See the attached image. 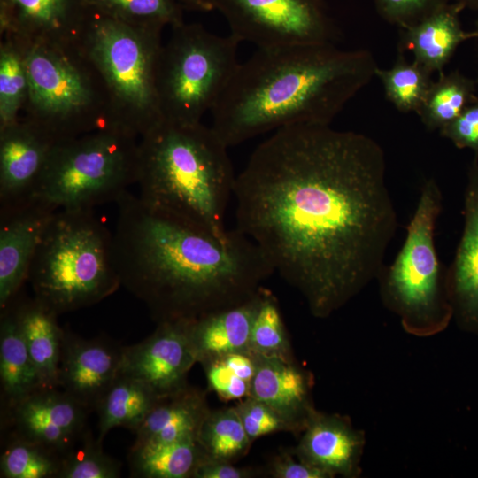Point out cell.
<instances>
[{
    "mask_svg": "<svg viewBox=\"0 0 478 478\" xmlns=\"http://www.w3.org/2000/svg\"><path fill=\"white\" fill-rule=\"evenodd\" d=\"M250 350L258 356L294 359L278 301L264 286L258 291Z\"/></svg>",
    "mask_w": 478,
    "mask_h": 478,
    "instance_id": "836d02e7",
    "label": "cell"
},
{
    "mask_svg": "<svg viewBox=\"0 0 478 478\" xmlns=\"http://www.w3.org/2000/svg\"><path fill=\"white\" fill-rule=\"evenodd\" d=\"M137 137L104 127L59 141L34 198L57 210H93L115 202L138 176Z\"/></svg>",
    "mask_w": 478,
    "mask_h": 478,
    "instance_id": "ba28073f",
    "label": "cell"
},
{
    "mask_svg": "<svg viewBox=\"0 0 478 478\" xmlns=\"http://www.w3.org/2000/svg\"><path fill=\"white\" fill-rule=\"evenodd\" d=\"M312 385V376L295 359L257 355L250 397L270 406L298 433L315 411Z\"/></svg>",
    "mask_w": 478,
    "mask_h": 478,
    "instance_id": "ffe728a7",
    "label": "cell"
},
{
    "mask_svg": "<svg viewBox=\"0 0 478 478\" xmlns=\"http://www.w3.org/2000/svg\"><path fill=\"white\" fill-rule=\"evenodd\" d=\"M184 9L200 12H209L214 10V6L212 0H177Z\"/></svg>",
    "mask_w": 478,
    "mask_h": 478,
    "instance_id": "b9f144b4",
    "label": "cell"
},
{
    "mask_svg": "<svg viewBox=\"0 0 478 478\" xmlns=\"http://www.w3.org/2000/svg\"><path fill=\"white\" fill-rule=\"evenodd\" d=\"M61 457L47 448L9 434L0 458L1 477H57Z\"/></svg>",
    "mask_w": 478,
    "mask_h": 478,
    "instance_id": "e575fe53",
    "label": "cell"
},
{
    "mask_svg": "<svg viewBox=\"0 0 478 478\" xmlns=\"http://www.w3.org/2000/svg\"><path fill=\"white\" fill-rule=\"evenodd\" d=\"M477 85L476 80L459 70L440 73L439 78L432 82L417 113L424 127L430 131H439L454 120L478 99Z\"/></svg>",
    "mask_w": 478,
    "mask_h": 478,
    "instance_id": "83f0119b",
    "label": "cell"
},
{
    "mask_svg": "<svg viewBox=\"0 0 478 478\" xmlns=\"http://www.w3.org/2000/svg\"><path fill=\"white\" fill-rule=\"evenodd\" d=\"M93 12L138 27H176L183 23L177 0H82Z\"/></svg>",
    "mask_w": 478,
    "mask_h": 478,
    "instance_id": "1f68e13d",
    "label": "cell"
},
{
    "mask_svg": "<svg viewBox=\"0 0 478 478\" xmlns=\"http://www.w3.org/2000/svg\"><path fill=\"white\" fill-rule=\"evenodd\" d=\"M191 323L189 320L158 322L144 340L123 346L120 374L143 383L158 397L186 387L189 372L197 363Z\"/></svg>",
    "mask_w": 478,
    "mask_h": 478,
    "instance_id": "7c38bea8",
    "label": "cell"
},
{
    "mask_svg": "<svg viewBox=\"0 0 478 478\" xmlns=\"http://www.w3.org/2000/svg\"><path fill=\"white\" fill-rule=\"evenodd\" d=\"M464 6L449 3L420 22L399 28L398 51H410L413 61L430 73H443L458 47L477 39L475 30L466 31L460 21Z\"/></svg>",
    "mask_w": 478,
    "mask_h": 478,
    "instance_id": "44dd1931",
    "label": "cell"
},
{
    "mask_svg": "<svg viewBox=\"0 0 478 478\" xmlns=\"http://www.w3.org/2000/svg\"><path fill=\"white\" fill-rule=\"evenodd\" d=\"M58 210L33 198L0 211V309H4L27 281L44 231Z\"/></svg>",
    "mask_w": 478,
    "mask_h": 478,
    "instance_id": "2e32d148",
    "label": "cell"
},
{
    "mask_svg": "<svg viewBox=\"0 0 478 478\" xmlns=\"http://www.w3.org/2000/svg\"><path fill=\"white\" fill-rule=\"evenodd\" d=\"M28 93L23 40L3 35L0 40V128L21 116Z\"/></svg>",
    "mask_w": 478,
    "mask_h": 478,
    "instance_id": "f1b7e54d",
    "label": "cell"
},
{
    "mask_svg": "<svg viewBox=\"0 0 478 478\" xmlns=\"http://www.w3.org/2000/svg\"><path fill=\"white\" fill-rule=\"evenodd\" d=\"M474 30H475L476 33L478 34V19H477L476 22H475V29H474ZM477 39H478V38H477ZM476 82H477V84H478V76H477V79H476Z\"/></svg>",
    "mask_w": 478,
    "mask_h": 478,
    "instance_id": "ee69618b",
    "label": "cell"
},
{
    "mask_svg": "<svg viewBox=\"0 0 478 478\" xmlns=\"http://www.w3.org/2000/svg\"><path fill=\"white\" fill-rule=\"evenodd\" d=\"M260 474L257 469L236 466L232 462L204 459L196 468L193 478H252Z\"/></svg>",
    "mask_w": 478,
    "mask_h": 478,
    "instance_id": "60d3db41",
    "label": "cell"
},
{
    "mask_svg": "<svg viewBox=\"0 0 478 478\" xmlns=\"http://www.w3.org/2000/svg\"><path fill=\"white\" fill-rule=\"evenodd\" d=\"M116 204L113 259L120 285L157 323L193 320L239 305L275 272L261 249L236 227L218 237L129 191Z\"/></svg>",
    "mask_w": 478,
    "mask_h": 478,
    "instance_id": "7a4b0ae2",
    "label": "cell"
},
{
    "mask_svg": "<svg viewBox=\"0 0 478 478\" xmlns=\"http://www.w3.org/2000/svg\"><path fill=\"white\" fill-rule=\"evenodd\" d=\"M230 34L219 35L197 23L172 27L157 67V92L164 120L202 122L230 83L240 62L239 44Z\"/></svg>",
    "mask_w": 478,
    "mask_h": 478,
    "instance_id": "9c48e42d",
    "label": "cell"
},
{
    "mask_svg": "<svg viewBox=\"0 0 478 478\" xmlns=\"http://www.w3.org/2000/svg\"><path fill=\"white\" fill-rule=\"evenodd\" d=\"M233 197L235 227L317 318L379 277L398 227L382 147L330 125L273 132L236 175Z\"/></svg>",
    "mask_w": 478,
    "mask_h": 478,
    "instance_id": "6da1fadb",
    "label": "cell"
},
{
    "mask_svg": "<svg viewBox=\"0 0 478 478\" xmlns=\"http://www.w3.org/2000/svg\"><path fill=\"white\" fill-rule=\"evenodd\" d=\"M243 428L253 442L258 437L276 432H292V427L265 403L248 397L235 405Z\"/></svg>",
    "mask_w": 478,
    "mask_h": 478,
    "instance_id": "8d00e7d4",
    "label": "cell"
},
{
    "mask_svg": "<svg viewBox=\"0 0 478 478\" xmlns=\"http://www.w3.org/2000/svg\"><path fill=\"white\" fill-rule=\"evenodd\" d=\"M258 291L252 298L239 305L192 320L190 334L197 363L225 354L251 351V334Z\"/></svg>",
    "mask_w": 478,
    "mask_h": 478,
    "instance_id": "603a6c76",
    "label": "cell"
},
{
    "mask_svg": "<svg viewBox=\"0 0 478 478\" xmlns=\"http://www.w3.org/2000/svg\"><path fill=\"white\" fill-rule=\"evenodd\" d=\"M0 384L2 412L43 387L11 305L1 310Z\"/></svg>",
    "mask_w": 478,
    "mask_h": 478,
    "instance_id": "d4e9b609",
    "label": "cell"
},
{
    "mask_svg": "<svg viewBox=\"0 0 478 478\" xmlns=\"http://www.w3.org/2000/svg\"><path fill=\"white\" fill-rule=\"evenodd\" d=\"M379 66L363 49L317 43L259 50L240 63L211 112L228 147L297 125H330Z\"/></svg>",
    "mask_w": 478,
    "mask_h": 478,
    "instance_id": "3957f363",
    "label": "cell"
},
{
    "mask_svg": "<svg viewBox=\"0 0 478 478\" xmlns=\"http://www.w3.org/2000/svg\"><path fill=\"white\" fill-rule=\"evenodd\" d=\"M89 12L82 0H1L0 35L27 42H75Z\"/></svg>",
    "mask_w": 478,
    "mask_h": 478,
    "instance_id": "e0dca14e",
    "label": "cell"
},
{
    "mask_svg": "<svg viewBox=\"0 0 478 478\" xmlns=\"http://www.w3.org/2000/svg\"><path fill=\"white\" fill-rule=\"evenodd\" d=\"M453 2L461 4L465 9L478 11V0H453Z\"/></svg>",
    "mask_w": 478,
    "mask_h": 478,
    "instance_id": "7bdbcfd3",
    "label": "cell"
},
{
    "mask_svg": "<svg viewBox=\"0 0 478 478\" xmlns=\"http://www.w3.org/2000/svg\"><path fill=\"white\" fill-rule=\"evenodd\" d=\"M90 411L60 388L42 387L2 412L11 434L62 457L89 429Z\"/></svg>",
    "mask_w": 478,
    "mask_h": 478,
    "instance_id": "4fadbf2b",
    "label": "cell"
},
{
    "mask_svg": "<svg viewBox=\"0 0 478 478\" xmlns=\"http://www.w3.org/2000/svg\"><path fill=\"white\" fill-rule=\"evenodd\" d=\"M210 411L205 393L189 384L159 397L135 431L136 437L133 445L197 439Z\"/></svg>",
    "mask_w": 478,
    "mask_h": 478,
    "instance_id": "7402d4cb",
    "label": "cell"
},
{
    "mask_svg": "<svg viewBox=\"0 0 478 478\" xmlns=\"http://www.w3.org/2000/svg\"><path fill=\"white\" fill-rule=\"evenodd\" d=\"M228 147L202 122L162 120L138 139L139 198L225 238L236 175Z\"/></svg>",
    "mask_w": 478,
    "mask_h": 478,
    "instance_id": "277c9868",
    "label": "cell"
},
{
    "mask_svg": "<svg viewBox=\"0 0 478 478\" xmlns=\"http://www.w3.org/2000/svg\"><path fill=\"white\" fill-rule=\"evenodd\" d=\"M385 96L399 112L418 113L432 82V73L415 61L409 62L405 53L398 51L389 69L377 68Z\"/></svg>",
    "mask_w": 478,
    "mask_h": 478,
    "instance_id": "4dcf8cb0",
    "label": "cell"
},
{
    "mask_svg": "<svg viewBox=\"0 0 478 478\" xmlns=\"http://www.w3.org/2000/svg\"><path fill=\"white\" fill-rule=\"evenodd\" d=\"M205 459L197 439L133 445L131 474L143 478H190Z\"/></svg>",
    "mask_w": 478,
    "mask_h": 478,
    "instance_id": "4316f807",
    "label": "cell"
},
{
    "mask_svg": "<svg viewBox=\"0 0 478 478\" xmlns=\"http://www.w3.org/2000/svg\"><path fill=\"white\" fill-rule=\"evenodd\" d=\"M230 35L259 50L335 43L338 30L320 0H212Z\"/></svg>",
    "mask_w": 478,
    "mask_h": 478,
    "instance_id": "8fae6325",
    "label": "cell"
},
{
    "mask_svg": "<svg viewBox=\"0 0 478 478\" xmlns=\"http://www.w3.org/2000/svg\"><path fill=\"white\" fill-rule=\"evenodd\" d=\"M439 133L458 149H469L478 156V99Z\"/></svg>",
    "mask_w": 478,
    "mask_h": 478,
    "instance_id": "f35d334b",
    "label": "cell"
},
{
    "mask_svg": "<svg viewBox=\"0 0 478 478\" xmlns=\"http://www.w3.org/2000/svg\"><path fill=\"white\" fill-rule=\"evenodd\" d=\"M123 346L104 337L86 339L64 329L58 388L95 411L120 374Z\"/></svg>",
    "mask_w": 478,
    "mask_h": 478,
    "instance_id": "9a60e30c",
    "label": "cell"
},
{
    "mask_svg": "<svg viewBox=\"0 0 478 478\" xmlns=\"http://www.w3.org/2000/svg\"><path fill=\"white\" fill-rule=\"evenodd\" d=\"M450 2L451 0H374V4L383 19L399 28H405L420 22Z\"/></svg>",
    "mask_w": 478,
    "mask_h": 478,
    "instance_id": "74e56055",
    "label": "cell"
},
{
    "mask_svg": "<svg viewBox=\"0 0 478 478\" xmlns=\"http://www.w3.org/2000/svg\"><path fill=\"white\" fill-rule=\"evenodd\" d=\"M163 27H138L89 12L77 43L107 95L106 127L141 137L163 120L157 67Z\"/></svg>",
    "mask_w": 478,
    "mask_h": 478,
    "instance_id": "8992f818",
    "label": "cell"
},
{
    "mask_svg": "<svg viewBox=\"0 0 478 478\" xmlns=\"http://www.w3.org/2000/svg\"><path fill=\"white\" fill-rule=\"evenodd\" d=\"M464 227L454 258L447 267L453 314L467 329L478 331V156L466 170Z\"/></svg>",
    "mask_w": 478,
    "mask_h": 478,
    "instance_id": "ac0fdd59",
    "label": "cell"
},
{
    "mask_svg": "<svg viewBox=\"0 0 478 478\" xmlns=\"http://www.w3.org/2000/svg\"><path fill=\"white\" fill-rule=\"evenodd\" d=\"M158 397L143 383L120 374L95 410L98 415L97 440L103 443L108 432L116 427L135 433Z\"/></svg>",
    "mask_w": 478,
    "mask_h": 478,
    "instance_id": "484cf974",
    "label": "cell"
},
{
    "mask_svg": "<svg viewBox=\"0 0 478 478\" xmlns=\"http://www.w3.org/2000/svg\"><path fill=\"white\" fill-rule=\"evenodd\" d=\"M23 42L28 93L22 116L58 141L106 127L105 87L77 42Z\"/></svg>",
    "mask_w": 478,
    "mask_h": 478,
    "instance_id": "52a82bcc",
    "label": "cell"
},
{
    "mask_svg": "<svg viewBox=\"0 0 478 478\" xmlns=\"http://www.w3.org/2000/svg\"><path fill=\"white\" fill-rule=\"evenodd\" d=\"M27 281L34 297L58 315L112 296L121 287L112 232L93 210H58L44 231Z\"/></svg>",
    "mask_w": 478,
    "mask_h": 478,
    "instance_id": "5b68a950",
    "label": "cell"
},
{
    "mask_svg": "<svg viewBox=\"0 0 478 478\" xmlns=\"http://www.w3.org/2000/svg\"><path fill=\"white\" fill-rule=\"evenodd\" d=\"M58 142L43 127L22 115L0 128V211L34 198Z\"/></svg>",
    "mask_w": 478,
    "mask_h": 478,
    "instance_id": "5bb4252c",
    "label": "cell"
},
{
    "mask_svg": "<svg viewBox=\"0 0 478 478\" xmlns=\"http://www.w3.org/2000/svg\"><path fill=\"white\" fill-rule=\"evenodd\" d=\"M9 305L13 308L43 387L58 388V374L64 329L58 323V314L34 297L21 301H18L17 297Z\"/></svg>",
    "mask_w": 478,
    "mask_h": 478,
    "instance_id": "cb8c5ba5",
    "label": "cell"
},
{
    "mask_svg": "<svg viewBox=\"0 0 478 478\" xmlns=\"http://www.w3.org/2000/svg\"><path fill=\"white\" fill-rule=\"evenodd\" d=\"M442 206L437 181L427 179L406 227L405 243L393 263L384 266L378 277L386 304L411 328L442 327L453 314L447 267L441 263L435 245V227Z\"/></svg>",
    "mask_w": 478,
    "mask_h": 478,
    "instance_id": "30bf717a",
    "label": "cell"
},
{
    "mask_svg": "<svg viewBox=\"0 0 478 478\" xmlns=\"http://www.w3.org/2000/svg\"><path fill=\"white\" fill-rule=\"evenodd\" d=\"M120 475V463L104 452L102 443L88 429L61 457L57 478H118Z\"/></svg>",
    "mask_w": 478,
    "mask_h": 478,
    "instance_id": "d590c367",
    "label": "cell"
},
{
    "mask_svg": "<svg viewBox=\"0 0 478 478\" xmlns=\"http://www.w3.org/2000/svg\"><path fill=\"white\" fill-rule=\"evenodd\" d=\"M197 442L205 459L232 463L245 456L252 443L235 406L210 411Z\"/></svg>",
    "mask_w": 478,
    "mask_h": 478,
    "instance_id": "f546056e",
    "label": "cell"
},
{
    "mask_svg": "<svg viewBox=\"0 0 478 478\" xmlns=\"http://www.w3.org/2000/svg\"><path fill=\"white\" fill-rule=\"evenodd\" d=\"M209 389L226 401L250 397L257 366V355L251 351L235 352L203 359L199 362Z\"/></svg>",
    "mask_w": 478,
    "mask_h": 478,
    "instance_id": "d6a6232c",
    "label": "cell"
},
{
    "mask_svg": "<svg viewBox=\"0 0 478 478\" xmlns=\"http://www.w3.org/2000/svg\"><path fill=\"white\" fill-rule=\"evenodd\" d=\"M269 474L274 478H329L328 474L297 459L289 452L274 457L270 463Z\"/></svg>",
    "mask_w": 478,
    "mask_h": 478,
    "instance_id": "ab89813d",
    "label": "cell"
},
{
    "mask_svg": "<svg viewBox=\"0 0 478 478\" xmlns=\"http://www.w3.org/2000/svg\"><path fill=\"white\" fill-rule=\"evenodd\" d=\"M301 432L294 450L297 459L320 469L329 478L338 474L358 475L365 438L349 419L315 410Z\"/></svg>",
    "mask_w": 478,
    "mask_h": 478,
    "instance_id": "d6986e66",
    "label": "cell"
}]
</instances>
